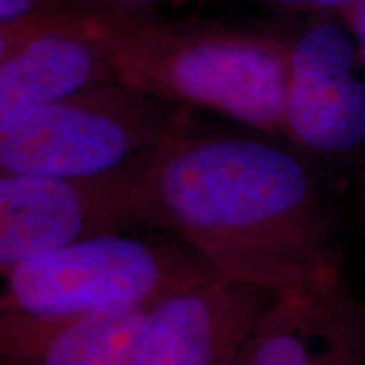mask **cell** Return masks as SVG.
Listing matches in <instances>:
<instances>
[{
    "label": "cell",
    "mask_w": 365,
    "mask_h": 365,
    "mask_svg": "<svg viewBox=\"0 0 365 365\" xmlns=\"http://www.w3.org/2000/svg\"><path fill=\"white\" fill-rule=\"evenodd\" d=\"M154 307L70 317L0 313L2 365H143Z\"/></svg>",
    "instance_id": "cell-8"
},
{
    "label": "cell",
    "mask_w": 365,
    "mask_h": 365,
    "mask_svg": "<svg viewBox=\"0 0 365 365\" xmlns=\"http://www.w3.org/2000/svg\"><path fill=\"white\" fill-rule=\"evenodd\" d=\"M105 46L118 80L144 93L286 134L289 54L277 46L227 36Z\"/></svg>",
    "instance_id": "cell-4"
},
{
    "label": "cell",
    "mask_w": 365,
    "mask_h": 365,
    "mask_svg": "<svg viewBox=\"0 0 365 365\" xmlns=\"http://www.w3.org/2000/svg\"><path fill=\"white\" fill-rule=\"evenodd\" d=\"M113 2H120V4H150V2H158V0H113Z\"/></svg>",
    "instance_id": "cell-15"
},
{
    "label": "cell",
    "mask_w": 365,
    "mask_h": 365,
    "mask_svg": "<svg viewBox=\"0 0 365 365\" xmlns=\"http://www.w3.org/2000/svg\"><path fill=\"white\" fill-rule=\"evenodd\" d=\"M276 2L287 4V6L313 7V9H354L357 0H276Z\"/></svg>",
    "instance_id": "cell-14"
},
{
    "label": "cell",
    "mask_w": 365,
    "mask_h": 365,
    "mask_svg": "<svg viewBox=\"0 0 365 365\" xmlns=\"http://www.w3.org/2000/svg\"><path fill=\"white\" fill-rule=\"evenodd\" d=\"M354 39L357 43L360 63L365 68V0H357L354 6Z\"/></svg>",
    "instance_id": "cell-13"
},
{
    "label": "cell",
    "mask_w": 365,
    "mask_h": 365,
    "mask_svg": "<svg viewBox=\"0 0 365 365\" xmlns=\"http://www.w3.org/2000/svg\"><path fill=\"white\" fill-rule=\"evenodd\" d=\"M34 7V0H0V19L2 26H11L19 22L22 17L31 14Z\"/></svg>",
    "instance_id": "cell-12"
},
{
    "label": "cell",
    "mask_w": 365,
    "mask_h": 365,
    "mask_svg": "<svg viewBox=\"0 0 365 365\" xmlns=\"http://www.w3.org/2000/svg\"><path fill=\"white\" fill-rule=\"evenodd\" d=\"M134 161L88 178L0 173V271L91 237L135 232Z\"/></svg>",
    "instance_id": "cell-5"
},
{
    "label": "cell",
    "mask_w": 365,
    "mask_h": 365,
    "mask_svg": "<svg viewBox=\"0 0 365 365\" xmlns=\"http://www.w3.org/2000/svg\"><path fill=\"white\" fill-rule=\"evenodd\" d=\"M0 272V313L39 317L158 304L220 274L188 242L163 230L91 237Z\"/></svg>",
    "instance_id": "cell-2"
},
{
    "label": "cell",
    "mask_w": 365,
    "mask_h": 365,
    "mask_svg": "<svg viewBox=\"0 0 365 365\" xmlns=\"http://www.w3.org/2000/svg\"><path fill=\"white\" fill-rule=\"evenodd\" d=\"M190 125L186 107L107 81L58 102L0 112V173L107 175Z\"/></svg>",
    "instance_id": "cell-3"
},
{
    "label": "cell",
    "mask_w": 365,
    "mask_h": 365,
    "mask_svg": "<svg viewBox=\"0 0 365 365\" xmlns=\"http://www.w3.org/2000/svg\"><path fill=\"white\" fill-rule=\"evenodd\" d=\"M282 298L225 274L168 296L150 309L143 365H234Z\"/></svg>",
    "instance_id": "cell-7"
},
{
    "label": "cell",
    "mask_w": 365,
    "mask_h": 365,
    "mask_svg": "<svg viewBox=\"0 0 365 365\" xmlns=\"http://www.w3.org/2000/svg\"><path fill=\"white\" fill-rule=\"evenodd\" d=\"M234 365H365L354 299L346 291L282 298Z\"/></svg>",
    "instance_id": "cell-9"
},
{
    "label": "cell",
    "mask_w": 365,
    "mask_h": 365,
    "mask_svg": "<svg viewBox=\"0 0 365 365\" xmlns=\"http://www.w3.org/2000/svg\"><path fill=\"white\" fill-rule=\"evenodd\" d=\"M130 202L137 232L181 237L225 276L284 298L346 291L330 185L276 140L186 127L135 159Z\"/></svg>",
    "instance_id": "cell-1"
},
{
    "label": "cell",
    "mask_w": 365,
    "mask_h": 365,
    "mask_svg": "<svg viewBox=\"0 0 365 365\" xmlns=\"http://www.w3.org/2000/svg\"><path fill=\"white\" fill-rule=\"evenodd\" d=\"M355 195H357V213L360 237H362V287L357 299H354L355 319L362 336V344L365 349V150L359 156L357 171H355Z\"/></svg>",
    "instance_id": "cell-11"
},
{
    "label": "cell",
    "mask_w": 365,
    "mask_h": 365,
    "mask_svg": "<svg viewBox=\"0 0 365 365\" xmlns=\"http://www.w3.org/2000/svg\"><path fill=\"white\" fill-rule=\"evenodd\" d=\"M355 39L318 24L289 53L286 134L307 153L344 158L365 150V80Z\"/></svg>",
    "instance_id": "cell-6"
},
{
    "label": "cell",
    "mask_w": 365,
    "mask_h": 365,
    "mask_svg": "<svg viewBox=\"0 0 365 365\" xmlns=\"http://www.w3.org/2000/svg\"><path fill=\"white\" fill-rule=\"evenodd\" d=\"M118 80L107 46L46 31L2 43L0 112L51 103Z\"/></svg>",
    "instance_id": "cell-10"
}]
</instances>
